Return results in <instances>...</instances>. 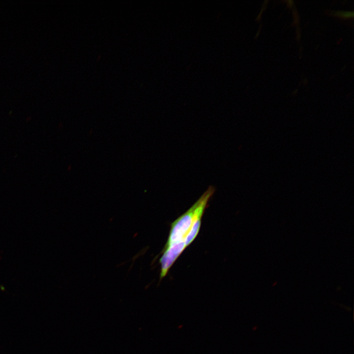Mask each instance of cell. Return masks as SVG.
Wrapping results in <instances>:
<instances>
[{"instance_id": "cell-1", "label": "cell", "mask_w": 354, "mask_h": 354, "mask_svg": "<svg viewBox=\"0 0 354 354\" xmlns=\"http://www.w3.org/2000/svg\"><path fill=\"white\" fill-rule=\"evenodd\" d=\"M215 192L209 186L201 197L184 213L172 223L168 238L164 248L184 242L193 224L202 217L207 204Z\"/></svg>"}, {"instance_id": "cell-2", "label": "cell", "mask_w": 354, "mask_h": 354, "mask_svg": "<svg viewBox=\"0 0 354 354\" xmlns=\"http://www.w3.org/2000/svg\"><path fill=\"white\" fill-rule=\"evenodd\" d=\"M186 248L185 242H182L163 248L162 256L159 260L161 265L160 279L166 276L173 264Z\"/></svg>"}, {"instance_id": "cell-3", "label": "cell", "mask_w": 354, "mask_h": 354, "mask_svg": "<svg viewBox=\"0 0 354 354\" xmlns=\"http://www.w3.org/2000/svg\"><path fill=\"white\" fill-rule=\"evenodd\" d=\"M201 225V219L198 220L193 224L185 240V244L186 247L189 245L196 237L199 232Z\"/></svg>"}, {"instance_id": "cell-4", "label": "cell", "mask_w": 354, "mask_h": 354, "mask_svg": "<svg viewBox=\"0 0 354 354\" xmlns=\"http://www.w3.org/2000/svg\"><path fill=\"white\" fill-rule=\"evenodd\" d=\"M331 15L342 19H347L353 18L354 17V12L353 11H337L332 12Z\"/></svg>"}]
</instances>
